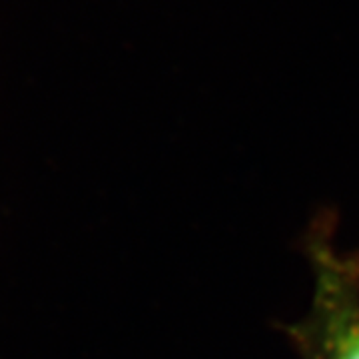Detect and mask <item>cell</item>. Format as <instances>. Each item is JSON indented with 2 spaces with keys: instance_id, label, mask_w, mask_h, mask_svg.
Segmentation results:
<instances>
[{
  "instance_id": "1",
  "label": "cell",
  "mask_w": 359,
  "mask_h": 359,
  "mask_svg": "<svg viewBox=\"0 0 359 359\" xmlns=\"http://www.w3.org/2000/svg\"><path fill=\"white\" fill-rule=\"evenodd\" d=\"M325 287L330 290L325 355L327 359H359V311L355 302L347 294L339 297L335 282H327Z\"/></svg>"
}]
</instances>
